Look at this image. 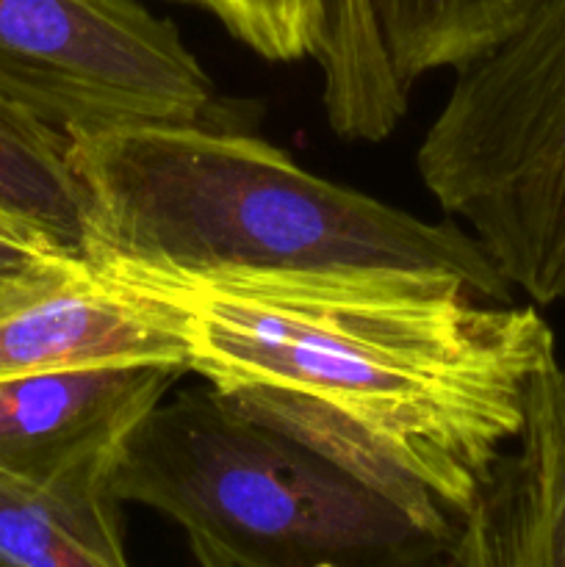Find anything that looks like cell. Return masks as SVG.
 I'll use <instances>...</instances> for the list:
<instances>
[{
  "label": "cell",
  "mask_w": 565,
  "mask_h": 567,
  "mask_svg": "<svg viewBox=\"0 0 565 567\" xmlns=\"http://www.w3.org/2000/svg\"><path fill=\"white\" fill-rule=\"evenodd\" d=\"M537 0H327L314 61L330 127L347 142H382L430 72H460L518 31Z\"/></svg>",
  "instance_id": "cell-6"
},
{
  "label": "cell",
  "mask_w": 565,
  "mask_h": 567,
  "mask_svg": "<svg viewBox=\"0 0 565 567\" xmlns=\"http://www.w3.org/2000/svg\"><path fill=\"white\" fill-rule=\"evenodd\" d=\"M70 252L59 249L42 238L39 233L17 225L14 219L0 214V282L17 280V277L33 275L55 260L66 258Z\"/></svg>",
  "instance_id": "cell-13"
},
{
  "label": "cell",
  "mask_w": 565,
  "mask_h": 567,
  "mask_svg": "<svg viewBox=\"0 0 565 567\" xmlns=\"http://www.w3.org/2000/svg\"><path fill=\"white\" fill-rule=\"evenodd\" d=\"M0 567H131L120 502L103 485H42L0 471Z\"/></svg>",
  "instance_id": "cell-10"
},
{
  "label": "cell",
  "mask_w": 565,
  "mask_h": 567,
  "mask_svg": "<svg viewBox=\"0 0 565 567\" xmlns=\"http://www.w3.org/2000/svg\"><path fill=\"white\" fill-rule=\"evenodd\" d=\"M125 363L186 369V347L155 305L100 277L86 258L66 255L0 282V380Z\"/></svg>",
  "instance_id": "cell-8"
},
{
  "label": "cell",
  "mask_w": 565,
  "mask_h": 567,
  "mask_svg": "<svg viewBox=\"0 0 565 567\" xmlns=\"http://www.w3.org/2000/svg\"><path fill=\"white\" fill-rule=\"evenodd\" d=\"M109 491L181 526L199 567H441L446 551L358 476L210 385L144 415Z\"/></svg>",
  "instance_id": "cell-3"
},
{
  "label": "cell",
  "mask_w": 565,
  "mask_h": 567,
  "mask_svg": "<svg viewBox=\"0 0 565 567\" xmlns=\"http://www.w3.org/2000/svg\"><path fill=\"white\" fill-rule=\"evenodd\" d=\"M0 214L83 258L86 205L70 138L0 100Z\"/></svg>",
  "instance_id": "cell-11"
},
{
  "label": "cell",
  "mask_w": 565,
  "mask_h": 567,
  "mask_svg": "<svg viewBox=\"0 0 565 567\" xmlns=\"http://www.w3.org/2000/svg\"><path fill=\"white\" fill-rule=\"evenodd\" d=\"M83 258L164 275H438L496 302L513 286L458 221H427L227 125H122L70 138Z\"/></svg>",
  "instance_id": "cell-2"
},
{
  "label": "cell",
  "mask_w": 565,
  "mask_h": 567,
  "mask_svg": "<svg viewBox=\"0 0 565 567\" xmlns=\"http://www.w3.org/2000/svg\"><path fill=\"white\" fill-rule=\"evenodd\" d=\"M92 266L155 305L186 369L449 543L557 360L537 305L438 275H164Z\"/></svg>",
  "instance_id": "cell-1"
},
{
  "label": "cell",
  "mask_w": 565,
  "mask_h": 567,
  "mask_svg": "<svg viewBox=\"0 0 565 567\" xmlns=\"http://www.w3.org/2000/svg\"><path fill=\"white\" fill-rule=\"evenodd\" d=\"M0 100L66 138L122 125H222L175 22L138 0H0Z\"/></svg>",
  "instance_id": "cell-5"
},
{
  "label": "cell",
  "mask_w": 565,
  "mask_h": 567,
  "mask_svg": "<svg viewBox=\"0 0 565 567\" xmlns=\"http://www.w3.org/2000/svg\"><path fill=\"white\" fill-rule=\"evenodd\" d=\"M197 6L266 61L314 59L321 44L327 0H177Z\"/></svg>",
  "instance_id": "cell-12"
},
{
  "label": "cell",
  "mask_w": 565,
  "mask_h": 567,
  "mask_svg": "<svg viewBox=\"0 0 565 567\" xmlns=\"http://www.w3.org/2000/svg\"><path fill=\"white\" fill-rule=\"evenodd\" d=\"M415 153V172L532 305L565 299V0L465 70Z\"/></svg>",
  "instance_id": "cell-4"
},
{
  "label": "cell",
  "mask_w": 565,
  "mask_h": 567,
  "mask_svg": "<svg viewBox=\"0 0 565 567\" xmlns=\"http://www.w3.org/2000/svg\"><path fill=\"white\" fill-rule=\"evenodd\" d=\"M183 365H83L0 380V471L42 485H103Z\"/></svg>",
  "instance_id": "cell-7"
},
{
  "label": "cell",
  "mask_w": 565,
  "mask_h": 567,
  "mask_svg": "<svg viewBox=\"0 0 565 567\" xmlns=\"http://www.w3.org/2000/svg\"><path fill=\"white\" fill-rule=\"evenodd\" d=\"M441 567H565V363L526 399L524 426L454 524Z\"/></svg>",
  "instance_id": "cell-9"
}]
</instances>
